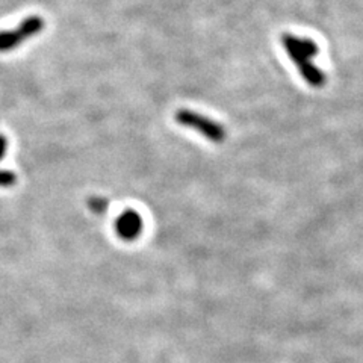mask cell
<instances>
[{
  "instance_id": "obj_3",
  "label": "cell",
  "mask_w": 363,
  "mask_h": 363,
  "mask_svg": "<svg viewBox=\"0 0 363 363\" xmlns=\"http://www.w3.org/2000/svg\"><path fill=\"white\" fill-rule=\"evenodd\" d=\"M143 217L133 209H126L121 212L116 220V233L123 241H135L143 233Z\"/></svg>"
},
{
  "instance_id": "obj_7",
  "label": "cell",
  "mask_w": 363,
  "mask_h": 363,
  "mask_svg": "<svg viewBox=\"0 0 363 363\" xmlns=\"http://www.w3.org/2000/svg\"><path fill=\"white\" fill-rule=\"evenodd\" d=\"M17 174L9 169H0V188H9L16 185Z\"/></svg>"
},
{
  "instance_id": "obj_2",
  "label": "cell",
  "mask_w": 363,
  "mask_h": 363,
  "mask_svg": "<svg viewBox=\"0 0 363 363\" xmlns=\"http://www.w3.org/2000/svg\"><path fill=\"white\" fill-rule=\"evenodd\" d=\"M281 44L283 48H285L291 61L295 64V67L311 61L320 53V48H318V44L315 41H312L311 38L292 35V33H283Z\"/></svg>"
},
{
  "instance_id": "obj_1",
  "label": "cell",
  "mask_w": 363,
  "mask_h": 363,
  "mask_svg": "<svg viewBox=\"0 0 363 363\" xmlns=\"http://www.w3.org/2000/svg\"><path fill=\"white\" fill-rule=\"evenodd\" d=\"M174 118L180 126L199 132L201 136H204V138L213 144H221L227 136V132L223 124L213 121L209 117H204L199 112L189 111V109H179L176 112Z\"/></svg>"
},
{
  "instance_id": "obj_8",
  "label": "cell",
  "mask_w": 363,
  "mask_h": 363,
  "mask_svg": "<svg viewBox=\"0 0 363 363\" xmlns=\"http://www.w3.org/2000/svg\"><path fill=\"white\" fill-rule=\"evenodd\" d=\"M6 150H8V138L4 133H0V161H2L4 156L6 155Z\"/></svg>"
},
{
  "instance_id": "obj_4",
  "label": "cell",
  "mask_w": 363,
  "mask_h": 363,
  "mask_svg": "<svg viewBox=\"0 0 363 363\" xmlns=\"http://www.w3.org/2000/svg\"><path fill=\"white\" fill-rule=\"evenodd\" d=\"M23 41H26V38L18 28L16 30H0V52L14 50Z\"/></svg>"
},
{
  "instance_id": "obj_6",
  "label": "cell",
  "mask_w": 363,
  "mask_h": 363,
  "mask_svg": "<svg viewBox=\"0 0 363 363\" xmlns=\"http://www.w3.org/2000/svg\"><path fill=\"white\" fill-rule=\"evenodd\" d=\"M88 208L94 213H104L108 209V200L101 196H94L88 199Z\"/></svg>"
},
{
  "instance_id": "obj_5",
  "label": "cell",
  "mask_w": 363,
  "mask_h": 363,
  "mask_svg": "<svg viewBox=\"0 0 363 363\" xmlns=\"http://www.w3.org/2000/svg\"><path fill=\"white\" fill-rule=\"evenodd\" d=\"M44 20L40 16H30L23 20L18 25V30L25 35V38H30L33 35H38V33L44 29Z\"/></svg>"
}]
</instances>
